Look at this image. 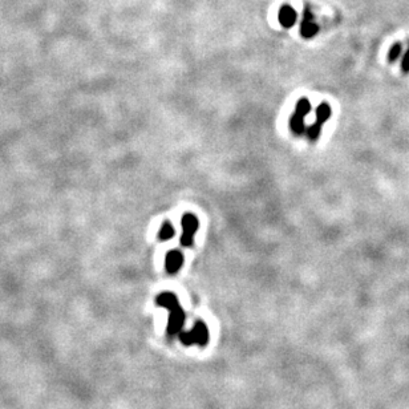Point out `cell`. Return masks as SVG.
Returning <instances> with one entry per match:
<instances>
[{
  "label": "cell",
  "mask_w": 409,
  "mask_h": 409,
  "mask_svg": "<svg viewBox=\"0 0 409 409\" xmlns=\"http://www.w3.org/2000/svg\"><path fill=\"white\" fill-rule=\"evenodd\" d=\"M185 319H186L185 311L179 306L170 310V312H169V323H167V335L174 336V335L181 332L183 324H185Z\"/></svg>",
  "instance_id": "1"
},
{
  "label": "cell",
  "mask_w": 409,
  "mask_h": 409,
  "mask_svg": "<svg viewBox=\"0 0 409 409\" xmlns=\"http://www.w3.org/2000/svg\"><path fill=\"white\" fill-rule=\"evenodd\" d=\"M318 31H319V27L314 21V16H312L311 11L306 8L303 13V21H302V25H300V35L304 39H311V37L316 36Z\"/></svg>",
  "instance_id": "2"
},
{
  "label": "cell",
  "mask_w": 409,
  "mask_h": 409,
  "mask_svg": "<svg viewBox=\"0 0 409 409\" xmlns=\"http://www.w3.org/2000/svg\"><path fill=\"white\" fill-rule=\"evenodd\" d=\"M183 264V255L178 250H171L166 254L165 258V268L169 274H175Z\"/></svg>",
  "instance_id": "3"
},
{
  "label": "cell",
  "mask_w": 409,
  "mask_h": 409,
  "mask_svg": "<svg viewBox=\"0 0 409 409\" xmlns=\"http://www.w3.org/2000/svg\"><path fill=\"white\" fill-rule=\"evenodd\" d=\"M193 332L195 336V344L199 347H206L210 340V333H209V328L207 326L203 323L202 320L195 322L194 327H193Z\"/></svg>",
  "instance_id": "4"
},
{
  "label": "cell",
  "mask_w": 409,
  "mask_h": 409,
  "mask_svg": "<svg viewBox=\"0 0 409 409\" xmlns=\"http://www.w3.org/2000/svg\"><path fill=\"white\" fill-rule=\"evenodd\" d=\"M296 12L295 9L290 7V5H283L282 8L279 9V23L283 25L284 28H291L292 25L295 24L296 21Z\"/></svg>",
  "instance_id": "5"
},
{
  "label": "cell",
  "mask_w": 409,
  "mask_h": 409,
  "mask_svg": "<svg viewBox=\"0 0 409 409\" xmlns=\"http://www.w3.org/2000/svg\"><path fill=\"white\" fill-rule=\"evenodd\" d=\"M181 226H182V230L185 234L194 235L197 233V230H198L199 221L194 214L186 213V214H183L182 219H181Z\"/></svg>",
  "instance_id": "6"
},
{
  "label": "cell",
  "mask_w": 409,
  "mask_h": 409,
  "mask_svg": "<svg viewBox=\"0 0 409 409\" xmlns=\"http://www.w3.org/2000/svg\"><path fill=\"white\" fill-rule=\"evenodd\" d=\"M156 303H157L160 307L167 308L169 311L179 306L178 298H177L174 294H171V292H162V294H160V295L157 296V299H156Z\"/></svg>",
  "instance_id": "7"
},
{
  "label": "cell",
  "mask_w": 409,
  "mask_h": 409,
  "mask_svg": "<svg viewBox=\"0 0 409 409\" xmlns=\"http://www.w3.org/2000/svg\"><path fill=\"white\" fill-rule=\"evenodd\" d=\"M290 129L295 136H302L303 133H306V125H304V117L299 116L298 113H294L290 117Z\"/></svg>",
  "instance_id": "8"
},
{
  "label": "cell",
  "mask_w": 409,
  "mask_h": 409,
  "mask_svg": "<svg viewBox=\"0 0 409 409\" xmlns=\"http://www.w3.org/2000/svg\"><path fill=\"white\" fill-rule=\"evenodd\" d=\"M175 234V230L174 227L171 226V223L169 222V221H166V222L162 223L161 229H160V231H158V239L160 241H170L173 237H174Z\"/></svg>",
  "instance_id": "9"
},
{
  "label": "cell",
  "mask_w": 409,
  "mask_h": 409,
  "mask_svg": "<svg viewBox=\"0 0 409 409\" xmlns=\"http://www.w3.org/2000/svg\"><path fill=\"white\" fill-rule=\"evenodd\" d=\"M331 116V106L328 104H320L316 109V122L324 124Z\"/></svg>",
  "instance_id": "10"
},
{
  "label": "cell",
  "mask_w": 409,
  "mask_h": 409,
  "mask_svg": "<svg viewBox=\"0 0 409 409\" xmlns=\"http://www.w3.org/2000/svg\"><path fill=\"white\" fill-rule=\"evenodd\" d=\"M310 112H311V104H310V101H308L307 98H300L298 104H296L295 113H298L302 117H306Z\"/></svg>",
  "instance_id": "11"
},
{
  "label": "cell",
  "mask_w": 409,
  "mask_h": 409,
  "mask_svg": "<svg viewBox=\"0 0 409 409\" xmlns=\"http://www.w3.org/2000/svg\"><path fill=\"white\" fill-rule=\"evenodd\" d=\"M320 132H322V124L315 122V124H312V125L308 126L307 130H306V134H307L308 140L314 142V141H316L318 137L320 136Z\"/></svg>",
  "instance_id": "12"
},
{
  "label": "cell",
  "mask_w": 409,
  "mask_h": 409,
  "mask_svg": "<svg viewBox=\"0 0 409 409\" xmlns=\"http://www.w3.org/2000/svg\"><path fill=\"white\" fill-rule=\"evenodd\" d=\"M178 335H179V340H181V343H182L183 345L190 347V345L195 344V336H194V332H193V329H191V331H181Z\"/></svg>",
  "instance_id": "13"
},
{
  "label": "cell",
  "mask_w": 409,
  "mask_h": 409,
  "mask_svg": "<svg viewBox=\"0 0 409 409\" xmlns=\"http://www.w3.org/2000/svg\"><path fill=\"white\" fill-rule=\"evenodd\" d=\"M401 49H403V47H401L400 43H397V44H393V47L389 49V53H388V61H389V63H395V61H397V59H399V57H400V55H401Z\"/></svg>",
  "instance_id": "14"
},
{
  "label": "cell",
  "mask_w": 409,
  "mask_h": 409,
  "mask_svg": "<svg viewBox=\"0 0 409 409\" xmlns=\"http://www.w3.org/2000/svg\"><path fill=\"white\" fill-rule=\"evenodd\" d=\"M179 242H181V245H182L183 247H190V246H193V243H194V237H193V235H189V234L182 233Z\"/></svg>",
  "instance_id": "15"
},
{
  "label": "cell",
  "mask_w": 409,
  "mask_h": 409,
  "mask_svg": "<svg viewBox=\"0 0 409 409\" xmlns=\"http://www.w3.org/2000/svg\"><path fill=\"white\" fill-rule=\"evenodd\" d=\"M401 68H403V72L404 73H409V48L405 53L404 59H403V64H401Z\"/></svg>",
  "instance_id": "16"
}]
</instances>
